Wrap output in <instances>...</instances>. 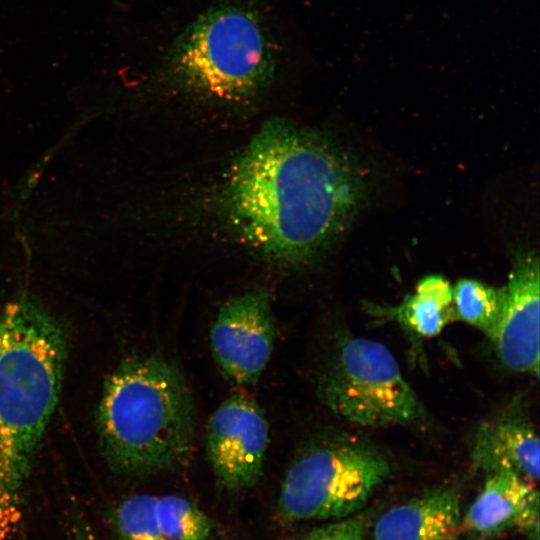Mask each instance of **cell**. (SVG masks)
<instances>
[{
    "instance_id": "6da1fadb",
    "label": "cell",
    "mask_w": 540,
    "mask_h": 540,
    "mask_svg": "<svg viewBox=\"0 0 540 540\" xmlns=\"http://www.w3.org/2000/svg\"><path fill=\"white\" fill-rule=\"evenodd\" d=\"M366 194L362 169L337 145L271 120L223 177L217 197L230 228L261 255L300 264L345 230Z\"/></svg>"
},
{
    "instance_id": "7a4b0ae2",
    "label": "cell",
    "mask_w": 540,
    "mask_h": 540,
    "mask_svg": "<svg viewBox=\"0 0 540 540\" xmlns=\"http://www.w3.org/2000/svg\"><path fill=\"white\" fill-rule=\"evenodd\" d=\"M66 358L59 323L21 297L0 317V540H25L24 494L56 407Z\"/></svg>"
},
{
    "instance_id": "3957f363",
    "label": "cell",
    "mask_w": 540,
    "mask_h": 540,
    "mask_svg": "<svg viewBox=\"0 0 540 540\" xmlns=\"http://www.w3.org/2000/svg\"><path fill=\"white\" fill-rule=\"evenodd\" d=\"M97 426L104 458L118 475L147 477L179 466L195 432L182 373L157 354L126 358L104 385Z\"/></svg>"
},
{
    "instance_id": "277c9868",
    "label": "cell",
    "mask_w": 540,
    "mask_h": 540,
    "mask_svg": "<svg viewBox=\"0 0 540 540\" xmlns=\"http://www.w3.org/2000/svg\"><path fill=\"white\" fill-rule=\"evenodd\" d=\"M278 53L256 0H216L172 42L157 75L195 98L236 103L273 81Z\"/></svg>"
},
{
    "instance_id": "5b68a950",
    "label": "cell",
    "mask_w": 540,
    "mask_h": 540,
    "mask_svg": "<svg viewBox=\"0 0 540 540\" xmlns=\"http://www.w3.org/2000/svg\"><path fill=\"white\" fill-rule=\"evenodd\" d=\"M389 473L388 459L369 442L341 436L313 441L287 469L277 512L287 522L348 517L366 504Z\"/></svg>"
},
{
    "instance_id": "8992f818",
    "label": "cell",
    "mask_w": 540,
    "mask_h": 540,
    "mask_svg": "<svg viewBox=\"0 0 540 540\" xmlns=\"http://www.w3.org/2000/svg\"><path fill=\"white\" fill-rule=\"evenodd\" d=\"M324 404L340 418L369 428L407 425L425 417L392 353L381 343L343 336L318 381Z\"/></svg>"
},
{
    "instance_id": "52a82bcc",
    "label": "cell",
    "mask_w": 540,
    "mask_h": 540,
    "mask_svg": "<svg viewBox=\"0 0 540 540\" xmlns=\"http://www.w3.org/2000/svg\"><path fill=\"white\" fill-rule=\"evenodd\" d=\"M269 442L263 410L251 397L234 394L211 415L206 452L219 484L238 492L260 478Z\"/></svg>"
},
{
    "instance_id": "ba28073f",
    "label": "cell",
    "mask_w": 540,
    "mask_h": 540,
    "mask_svg": "<svg viewBox=\"0 0 540 540\" xmlns=\"http://www.w3.org/2000/svg\"><path fill=\"white\" fill-rule=\"evenodd\" d=\"M274 340L270 296L260 288L222 305L210 331L213 356L223 375L237 385H251L259 379Z\"/></svg>"
},
{
    "instance_id": "9c48e42d",
    "label": "cell",
    "mask_w": 540,
    "mask_h": 540,
    "mask_svg": "<svg viewBox=\"0 0 540 540\" xmlns=\"http://www.w3.org/2000/svg\"><path fill=\"white\" fill-rule=\"evenodd\" d=\"M502 289V308L490 338L509 370L539 374V259L533 252L516 257Z\"/></svg>"
},
{
    "instance_id": "30bf717a",
    "label": "cell",
    "mask_w": 540,
    "mask_h": 540,
    "mask_svg": "<svg viewBox=\"0 0 540 540\" xmlns=\"http://www.w3.org/2000/svg\"><path fill=\"white\" fill-rule=\"evenodd\" d=\"M474 468L489 474L512 471L536 483L539 479V438L529 417L513 406L480 424L473 436Z\"/></svg>"
},
{
    "instance_id": "8fae6325",
    "label": "cell",
    "mask_w": 540,
    "mask_h": 540,
    "mask_svg": "<svg viewBox=\"0 0 540 540\" xmlns=\"http://www.w3.org/2000/svg\"><path fill=\"white\" fill-rule=\"evenodd\" d=\"M481 492L462 518V524L481 537L512 528L525 531L539 524V494L535 483L512 471L486 474Z\"/></svg>"
},
{
    "instance_id": "7c38bea8",
    "label": "cell",
    "mask_w": 540,
    "mask_h": 540,
    "mask_svg": "<svg viewBox=\"0 0 540 540\" xmlns=\"http://www.w3.org/2000/svg\"><path fill=\"white\" fill-rule=\"evenodd\" d=\"M462 515L451 487H437L382 514L374 540H459Z\"/></svg>"
},
{
    "instance_id": "4fadbf2b",
    "label": "cell",
    "mask_w": 540,
    "mask_h": 540,
    "mask_svg": "<svg viewBox=\"0 0 540 540\" xmlns=\"http://www.w3.org/2000/svg\"><path fill=\"white\" fill-rule=\"evenodd\" d=\"M368 311L372 315L395 320L419 337L436 336L447 323L456 319L452 286L438 275L421 279L415 292L399 305H370Z\"/></svg>"
},
{
    "instance_id": "5bb4252c",
    "label": "cell",
    "mask_w": 540,
    "mask_h": 540,
    "mask_svg": "<svg viewBox=\"0 0 540 540\" xmlns=\"http://www.w3.org/2000/svg\"><path fill=\"white\" fill-rule=\"evenodd\" d=\"M158 497L136 494L122 499L106 513L112 540H166L160 530Z\"/></svg>"
},
{
    "instance_id": "9a60e30c",
    "label": "cell",
    "mask_w": 540,
    "mask_h": 540,
    "mask_svg": "<svg viewBox=\"0 0 540 540\" xmlns=\"http://www.w3.org/2000/svg\"><path fill=\"white\" fill-rule=\"evenodd\" d=\"M453 289L456 318L492 337L501 313L502 289L474 279H461Z\"/></svg>"
},
{
    "instance_id": "2e32d148",
    "label": "cell",
    "mask_w": 540,
    "mask_h": 540,
    "mask_svg": "<svg viewBox=\"0 0 540 540\" xmlns=\"http://www.w3.org/2000/svg\"><path fill=\"white\" fill-rule=\"evenodd\" d=\"M156 514L166 540H208L214 530L207 514L182 496L158 497Z\"/></svg>"
},
{
    "instance_id": "e0dca14e",
    "label": "cell",
    "mask_w": 540,
    "mask_h": 540,
    "mask_svg": "<svg viewBox=\"0 0 540 540\" xmlns=\"http://www.w3.org/2000/svg\"><path fill=\"white\" fill-rule=\"evenodd\" d=\"M365 518L350 515L307 531L300 540H364Z\"/></svg>"
},
{
    "instance_id": "ac0fdd59",
    "label": "cell",
    "mask_w": 540,
    "mask_h": 540,
    "mask_svg": "<svg viewBox=\"0 0 540 540\" xmlns=\"http://www.w3.org/2000/svg\"><path fill=\"white\" fill-rule=\"evenodd\" d=\"M64 540H100L84 512L71 508L66 512Z\"/></svg>"
}]
</instances>
